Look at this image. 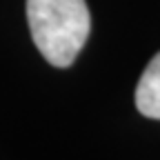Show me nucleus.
Wrapping results in <instances>:
<instances>
[{
	"mask_svg": "<svg viewBox=\"0 0 160 160\" xmlns=\"http://www.w3.org/2000/svg\"><path fill=\"white\" fill-rule=\"evenodd\" d=\"M136 107L142 116L160 120V53H156L149 60L147 69L138 80Z\"/></svg>",
	"mask_w": 160,
	"mask_h": 160,
	"instance_id": "2",
	"label": "nucleus"
},
{
	"mask_svg": "<svg viewBox=\"0 0 160 160\" xmlns=\"http://www.w3.org/2000/svg\"><path fill=\"white\" fill-rule=\"evenodd\" d=\"M27 20L38 51L53 67L73 65L91 29L85 0H27Z\"/></svg>",
	"mask_w": 160,
	"mask_h": 160,
	"instance_id": "1",
	"label": "nucleus"
}]
</instances>
